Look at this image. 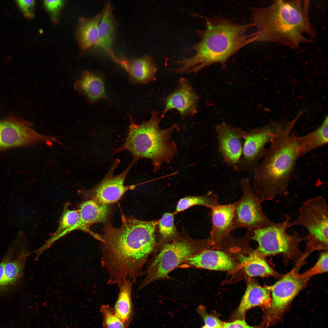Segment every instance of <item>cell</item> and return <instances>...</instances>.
Here are the masks:
<instances>
[{
    "label": "cell",
    "mask_w": 328,
    "mask_h": 328,
    "mask_svg": "<svg viewBox=\"0 0 328 328\" xmlns=\"http://www.w3.org/2000/svg\"><path fill=\"white\" fill-rule=\"evenodd\" d=\"M122 224H105L101 235L102 267L108 274V284L118 286L136 281L155 244V221H144L122 216Z\"/></svg>",
    "instance_id": "6da1fadb"
},
{
    "label": "cell",
    "mask_w": 328,
    "mask_h": 328,
    "mask_svg": "<svg viewBox=\"0 0 328 328\" xmlns=\"http://www.w3.org/2000/svg\"><path fill=\"white\" fill-rule=\"evenodd\" d=\"M309 0H276L252 9L255 42L277 43L292 49L311 42L316 32L309 18Z\"/></svg>",
    "instance_id": "7a4b0ae2"
},
{
    "label": "cell",
    "mask_w": 328,
    "mask_h": 328,
    "mask_svg": "<svg viewBox=\"0 0 328 328\" xmlns=\"http://www.w3.org/2000/svg\"><path fill=\"white\" fill-rule=\"evenodd\" d=\"M206 28L196 32L200 40L190 49L195 54L177 61L179 73H196L210 65L218 63L224 68L232 56L248 44L255 42L253 33L248 34L253 23L240 25L221 17L205 18Z\"/></svg>",
    "instance_id": "3957f363"
},
{
    "label": "cell",
    "mask_w": 328,
    "mask_h": 328,
    "mask_svg": "<svg viewBox=\"0 0 328 328\" xmlns=\"http://www.w3.org/2000/svg\"><path fill=\"white\" fill-rule=\"evenodd\" d=\"M297 121L294 118L283 122L257 168L252 190L262 202L289 194V182L302 156L297 136L292 132Z\"/></svg>",
    "instance_id": "277c9868"
},
{
    "label": "cell",
    "mask_w": 328,
    "mask_h": 328,
    "mask_svg": "<svg viewBox=\"0 0 328 328\" xmlns=\"http://www.w3.org/2000/svg\"><path fill=\"white\" fill-rule=\"evenodd\" d=\"M162 119L160 112L156 110L151 112L149 120L140 124H136L130 116L125 141L115 152H129L135 163L142 159H149L152 161L154 172H158L163 163L171 162L177 151L171 135L177 128L178 125L174 124L168 128L161 129L159 124Z\"/></svg>",
    "instance_id": "5b68a950"
},
{
    "label": "cell",
    "mask_w": 328,
    "mask_h": 328,
    "mask_svg": "<svg viewBox=\"0 0 328 328\" xmlns=\"http://www.w3.org/2000/svg\"><path fill=\"white\" fill-rule=\"evenodd\" d=\"M298 225L306 230V239L309 245L327 247L328 207L326 199L318 196L304 201L299 209L296 219L290 221L288 227Z\"/></svg>",
    "instance_id": "8992f818"
},
{
    "label": "cell",
    "mask_w": 328,
    "mask_h": 328,
    "mask_svg": "<svg viewBox=\"0 0 328 328\" xmlns=\"http://www.w3.org/2000/svg\"><path fill=\"white\" fill-rule=\"evenodd\" d=\"M198 248L196 243L187 240L166 244L149 266L138 289L155 281L167 278L171 271L187 258L198 252Z\"/></svg>",
    "instance_id": "52a82bcc"
},
{
    "label": "cell",
    "mask_w": 328,
    "mask_h": 328,
    "mask_svg": "<svg viewBox=\"0 0 328 328\" xmlns=\"http://www.w3.org/2000/svg\"><path fill=\"white\" fill-rule=\"evenodd\" d=\"M291 218L285 216L282 222L275 223L252 232L251 238L258 244V252L263 255L278 254L289 255L297 248L300 242L306 239L296 233L289 234L288 224Z\"/></svg>",
    "instance_id": "ba28073f"
},
{
    "label": "cell",
    "mask_w": 328,
    "mask_h": 328,
    "mask_svg": "<svg viewBox=\"0 0 328 328\" xmlns=\"http://www.w3.org/2000/svg\"><path fill=\"white\" fill-rule=\"evenodd\" d=\"M60 144L56 137L39 133L26 120L13 115L0 119V152L10 149L26 147L39 142Z\"/></svg>",
    "instance_id": "9c48e42d"
},
{
    "label": "cell",
    "mask_w": 328,
    "mask_h": 328,
    "mask_svg": "<svg viewBox=\"0 0 328 328\" xmlns=\"http://www.w3.org/2000/svg\"><path fill=\"white\" fill-rule=\"evenodd\" d=\"M240 185L242 195L234 202V230L243 227L253 231L273 223L264 212L262 202L253 192L248 180L243 179Z\"/></svg>",
    "instance_id": "30bf717a"
},
{
    "label": "cell",
    "mask_w": 328,
    "mask_h": 328,
    "mask_svg": "<svg viewBox=\"0 0 328 328\" xmlns=\"http://www.w3.org/2000/svg\"><path fill=\"white\" fill-rule=\"evenodd\" d=\"M119 162L118 159L114 160L104 178L94 187L79 191L80 196L84 200H91L100 204L109 205L118 201L127 191L134 190L136 185L125 186L124 182L135 162L132 161L125 170L115 176L114 173Z\"/></svg>",
    "instance_id": "8fae6325"
},
{
    "label": "cell",
    "mask_w": 328,
    "mask_h": 328,
    "mask_svg": "<svg viewBox=\"0 0 328 328\" xmlns=\"http://www.w3.org/2000/svg\"><path fill=\"white\" fill-rule=\"evenodd\" d=\"M307 281L293 272L268 287L272 292V299L266 313L268 323L273 324L279 319Z\"/></svg>",
    "instance_id": "7c38bea8"
},
{
    "label": "cell",
    "mask_w": 328,
    "mask_h": 328,
    "mask_svg": "<svg viewBox=\"0 0 328 328\" xmlns=\"http://www.w3.org/2000/svg\"><path fill=\"white\" fill-rule=\"evenodd\" d=\"M199 98L188 80L181 77L175 89L165 97L161 117L162 118L168 112L173 110H177L182 118L193 116L198 111Z\"/></svg>",
    "instance_id": "4fadbf2b"
},
{
    "label": "cell",
    "mask_w": 328,
    "mask_h": 328,
    "mask_svg": "<svg viewBox=\"0 0 328 328\" xmlns=\"http://www.w3.org/2000/svg\"><path fill=\"white\" fill-rule=\"evenodd\" d=\"M108 53L112 60L126 71L131 84H145L156 80L157 69L151 56L145 55L128 59L121 54L117 56L112 51Z\"/></svg>",
    "instance_id": "5bb4252c"
},
{
    "label": "cell",
    "mask_w": 328,
    "mask_h": 328,
    "mask_svg": "<svg viewBox=\"0 0 328 328\" xmlns=\"http://www.w3.org/2000/svg\"><path fill=\"white\" fill-rule=\"evenodd\" d=\"M283 123H269L244 135L242 152L245 159L253 160L262 155L265 147L272 141Z\"/></svg>",
    "instance_id": "9a60e30c"
},
{
    "label": "cell",
    "mask_w": 328,
    "mask_h": 328,
    "mask_svg": "<svg viewBox=\"0 0 328 328\" xmlns=\"http://www.w3.org/2000/svg\"><path fill=\"white\" fill-rule=\"evenodd\" d=\"M234 203L226 205L219 204L211 209L212 225L209 239L210 243L220 244L234 231Z\"/></svg>",
    "instance_id": "2e32d148"
},
{
    "label": "cell",
    "mask_w": 328,
    "mask_h": 328,
    "mask_svg": "<svg viewBox=\"0 0 328 328\" xmlns=\"http://www.w3.org/2000/svg\"><path fill=\"white\" fill-rule=\"evenodd\" d=\"M216 129L220 148L224 157L230 164L236 163L242 152L243 132L224 123L217 126Z\"/></svg>",
    "instance_id": "e0dca14e"
},
{
    "label": "cell",
    "mask_w": 328,
    "mask_h": 328,
    "mask_svg": "<svg viewBox=\"0 0 328 328\" xmlns=\"http://www.w3.org/2000/svg\"><path fill=\"white\" fill-rule=\"evenodd\" d=\"M105 83L104 78L100 73L86 70L76 81L74 88L88 103L92 104L102 100H109Z\"/></svg>",
    "instance_id": "ac0fdd59"
},
{
    "label": "cell",
    "mask_w": 328,
    "mask_h": 328,
    "mask_svg": "<svg viewBox=\"0 0 328 328\" xmlns=\"http://www.w3.org/2000/svg\"><path fill=\"white\" fill-rule=\"evenodd\" d=\"M184 262L190 266L211 270L230 271L234 267L232 261L225 253L212 250L198 252L187 258Z\"/></svg>",
    "instance_id": "d6986e66"
},
{
    "label": "cell",
    "mask_w": 328,
    "mask_h": 328,
    "mask_svg": "<svg viewBox=\"0 0 328 328\" xmlns=\"http://www.w3.org/2000/svg\"><path fill=\"white\" fill-rule=\"evenodd\" d=\"M77 230L88 233V230L82 224L78 210H71L68 204H66L60 217L58 227L52 236L43 246L36 251V258L56 241Z\"/></svg>",
    "instance_id": "ffe728a7"
},
{
    "label": "cell",
    "mask_w": 328,
    "mask_h": 328,
    "mask_svg": "<svg viewBox=\"0 0 328 328\" xmlns=\"http://www.w3.org/2000/svg\"><path fill=\"white\" fill-rule=\"evenodd\" d=\"M270 292L268 287H263L256 283L250 282L236 310V318L243 319L247 311L254 306H260L268 308L271 302Z\"/></svg>",
    "instance_id": "44dd1931"
},
{
    "label": "cell",
    "mask_w": 328,
    "mask_h": 328,
    "mask_svg": "<svg viewBox=\"0 0 328 328\" xmlns=\"http://www.w3.org/2000/svg\"><path fill=\"white\" fill-rule=\"evenodd\" d=\"M77 210L82 225L88 230L94 224L106 222L110 213L109 205L100 204L91 200L80 203Z\"/></svg>",
    "instance_id": "7402d4cb"
},
{
    "label": "cell",
    "mask_w": 328,
    "mask_h": 328,
    "mask_svg": "<svg viewBox=\"0 0 328 328\" xmlns=\"http://www.w3.org/2000/svg\"><path fill=\"white\" fill-rule=\"evenodd\" d=\"M113 7L109 1L105 5L98 26L99 41L96 46L108 53L112 50L114 37L115 24L113 13Z\"/></svg>",
    "instance_id": "603a6c76"
},
{
    "label": "cell",
    "mask_w": 328,
    "mask_h": 328,
    "mask_svg": "<svg viewBox=\"0 0 328 328\" xmlns=\"http://www.w3.org/2000/svg\"><path fill=\"white\" fill-rule=\"evenodd\" d=\"M102 11L91 19L82 18L78 30V39L81 49L87 50L98 42V26Z\"/></svg>",
    "instance_id": "cb8c5ba5"
},
{
    "label": "cell",
    "mask_w": 328,
    "mask_h": 328,
    "mask_svg": "<svg viewBox=\"0 0 328 328\" xmlns=\"http://www.w3.org/2000/svg\"><path fill=\"white\" fill-rule=\"evenodd\" d=\"M133 283L126 281L119 285V292L113 309L116 316L128 327L130 323L133 313L132 299Z\"/></svg>",
    "instance_id": "d4e9b609"
},
{
    "label": "cell",
    "mask_w": 328,
    "mask_h": 328,
    "mask_svg": "<svg viewBox=\"0 0 328 328\" xmlns=\"http://www.w3.org/2000/svg\"><path fill=\"white\" fill-rule=\"evenodd\" d=\"M301 156L327 143L328 118L326 116L321 125L314 131L297 136Z\"/></svg>",
    "instance_id": "484cf974"
},
{
    "label": "cell",
    "mask_w": 328,
    "mask_h": 328,
    "mask_svg": "<svg viewBox=\"0 0 328 328\" xmlns=\"http://www.w3.org/2000/svg\"><path fill=\"white\" fill-rule=\"evenodd\" d=\"M14 247L12 245L5 264L4 271L7 288L14 285L21 276L29 253L21 251L16 258L12 259Z\"/></svg>",
    "instance_id": "4316f807"
},
{
    "label": "cell",
    "mask_w": 328,
    "mask_h": 328,
    "mask_svg": "<svg viewBox=\"0 0 328 328\" xmlns=\"http://www.w3.org/2000/svg\"><path fill=\"white\" fill-rule=\"evenodd\" d=\"M240 260L246 273L249 277L278 275L266 261L258 255L252 254L247 256H241Z\"/></svg>",
    "instance_id": "83f0119b"
},
{
    "label": "cell",
    "mask_w": 328,
    "mask_h": 328,
    "mask_svg": "<svg viewBox=\"0 0 328 328\" xmlns=\"http://www.w3.org/2000/svg\"><path fill=\"white\" fill-rule=\"evenodd\" d=\"M219 204L217 196L211 191L203 196H189L182 198L177 203L176 212H181L195 205L203 206L211 209Z\"/></svg>",
    "instance_id": "f1b7e54d"
},
{
    "label": "cell",
    "mask_w": 328,
    "mask_h": 328,
    "mask_svg": "<svg viewBox=\"0 0 328 328\" xmlns=\"http://www.w3.org/2000/svg\"><path fill=\"white\" fill-rule=\"evenodd\" d=\"M103 317L104 328H127L125 323L115 314L113 308L108 305H104L100 309Z\"/></svg>",
    "instance_id": "f546056e"
},
{
    "label": "cell",
    "mask_w": 328,
    "mask_h": 328,
    "mask_svg": "<svg viewBox=\"0 0 328 328\" xmlns=\"http://www.w3.org/2000/svg\"><path fill=\"white\" fill-rule=\"evenodd\" d=\"M158 224L160 234L163 239H170L176 235L177 232L173 214L169 212L164 213L159 221Z\"/></svg>",
    "instance_id": "4dcf8cb0"
},
{
    "label": "cell",
    "mask_w": 328,
    "mask_h": 328,
    "mask_svg": "<svg viewBox=\"0 0 328 328\" xmlns=\"http://www.w3.org/2000/svg\"><path fill=\"white\" fill-rule=\"evenodd\" d=\"M328 253H322L313 267L310 269L300 275L307 280L310 277L316 275L327 272L328 271Z\"/></svg>",
    "instance_id": "1f68e13d"
},
{
    "label": "cell",
    "mask_w": 328,
    "mask_h": 328,
    "mask_svg": "<svg viewBox=\"0 0 328 328\" xmlns=\"http://www.w3.org/2000/svg\"><path fill=\"white\" fill-rule=\"evenodd\" d=\"M197 313L201 316L205 325L209 328H223V324L218 318L207 313L205 307L199 306L196 309Z\"/></svg>",
    "instance_id": "d6a6232c"
},
{
    "label": "cell",
    "mask_w": 328,
    "mask_h": 328,
    "mask_svg": "<svg viewBox=\"0 0 328 328\" xmlns=\"http://www.w3.org/2000/svg\"><path fill=\"white\" fill-rule=\"evenodd\" d=\"M16 1L25 17L27 18L31 19L33 17L35 3L34 0H18Z\"/></svg>",
    "instance_id": "836d02e7"
},
{
    "label": "cell",
    "mask_w": 328,
    "mask_h": 328,
    "mask_svg": "<svg viewBox=\"0 0 328 328\" xmlns=\"http://www.w3.org/2000/svg\"><path fill=\"white\" fill-rule=\"evenodd\" d=\"M8 256V252L0 263V293L5 291L7 288L4 274V268Z\"/></svg>",
    "instance_id": "e575fe53"
},
{
    "label": "cell",
    "mask_w": 328,
    "mask_h": 328,
    "mask_svg": "<svg viewBox=\"0 0 328 328\" xmlns=\"http://www.w3.org/2000/svg\"><path fill=\"white\" fill-rule=\"evenodd\" d=\"M223 328H257L256 327L250 326L245 320L238 319L235 321L225 323L223 324Z\"/></svg>",
    "instance_id": "d590c367"
},
{
    "label": "cell",
    "mask_w": 328,
    "mask_h": 328,
    "mask_svg": "<svg viewBox=\"0 0 328 328\" xmlns=\"http://www.w3.org/2000/svg\"><path fill=\"white\" fill-rule=\"evenodd\" d=\"M62 0H46L44 5L47 10L50 12L55 14L62 4Z\"/></svg>",
    "instance_id": "8d00e7d4"
},
{
    "label": "cell",
    "mask_w": 328,
    "mask_h": 328,
    "mask_svg": "<svg viewBox=\"0 0 328 328\" xmlns=\"http://www.w3.org/2000/svg\"><path fill=\"white\" fill-rule=\"evenodd\" d=\"M201 328H209L207 326H206L205 325L204 326H203Z\"/></svg>",
    "instance_id": "74e56055"
}]
</instances>
